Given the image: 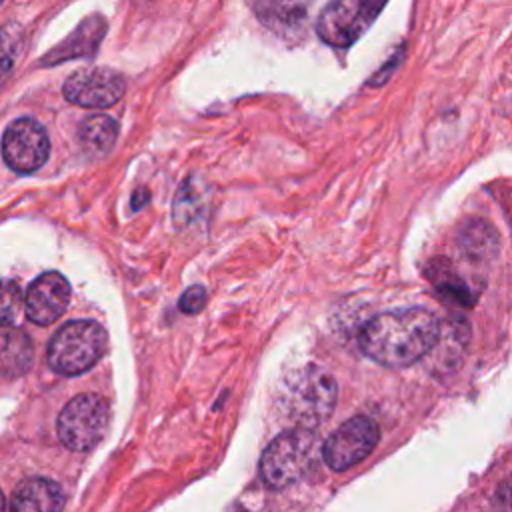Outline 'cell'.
Listing matches in <instances>:
<instances>
[{
	"label": "cell",
	"instance_id": "cell-1",
	"mask_svg": "<svg viewBox=\"0 0 512 512\" xmlns=\"http://www.w3.org/2000/svg\"><path fill=\"white\" fill-rule=\"evenodd\" d=\"M440 328V320L430 310L412 306L374 316L364 324L358 342L376 364L404 368L434 350Z\"/></svg>",
	"mask_w": 512,
	"mask_h": 512
},
{
	"label": "cell",
	"instance_id": "cell-2",
	"mask_svg": "<svg viewBox=\"0 0 512 512\" xmlns=\"http://www.w3.org/2000/svg\"><path fill=\"white\" fill-rule=\"evenodd\" d=\"M336 396V382L326 370L304 366L284 376L278 386L276 404L292 428L314 430L330 418L336 406Z\"/></svg>",
	"mask_w": 512,
	"mask_h": 512
},
{
	"label": "cell",
	"instance_id": "cell-3",
	"mask_svg": "<svg viewBox=\"0 0 512 512\" xmlns=\"http://www.w3.org/2000/svg\"><path fill=\"white\" fill-rule=\"evenodd\" d=\"M318 452L314 430L290 428L278 434L262 452L260 476L268 488H288L314 468Z\"/></svg>",
	"mask_w": 512,
	"mask_h": 512
},
{
	"label": "cell",
	"instance_id": "cell-4",
	"mask_svg": "<svg viewBox=\"0 0 512 512\" xmlns=\"http://www.w3.org/2000/svg\"><path fill=\"white\" fill-rule=\"evenodd\" d=\"M108 350V334L94 320H72L56 330L48 344V366L60 376L90 370Z\"/></svg>",
	"mask_w": 512,
	"mask_h": 512
},
{
	"label": "cell",
	"instance_id": "cell-5",
	"mask_svg": "<svg viewBox=\"0 0 512 512\" xmlns=\"http://www.w3.org/2000/svg\"><path fill=\"white\" fill-rule=\"evenodd\" d=\"M110 424V406L108 402L92 392L74 396L62 410L56 420V430L60 442L74 450L84 452L94 448L106 434Z\"/></svg>",
	"mask_w": 512,
	"mask_h": 512
},
{
	"label": "cell",
	"instance_id": "cell-6",
	"mask_svg": "<svg viewBox=\"0 0 512 512\" xmlns=\"http://www.w3.org/2000/svg\"><path fill=\"white\" fill-rule=\"evenodd\" d=\"M388 0H330L316 24L318 36L336 48L354 44L378 18Z\"/></svg>",
	"mask_w": 512,
	"mask_h": 512
},
{
	"label": "cell",
	"instance_id": "cell-7",
	"mask_svg": "<svg viewBox=\"0 0 512 512\" xmlns=\"http://www.w3.org/2000/svg\"><path fill=\"white\" fill-rule=\"evenodd\" d=\"M380 428L370 416H354L342 422L322 444L324 462L336 470H348L362 462L378 444Z\"/></svg>",
	"mask_w": 512,
	"mask_h": 512
},
{
	"label": "cell",
	"instance_id": "cell-8",
	"mask_svg": "<svg viewBox=\"0 0 512 512\" xmlns=\"http://www.w3.org/2000/svg\"><path fill=\"white\" fill-rule=\"evenodd\" d=\"M50 154V140L42 124L32 118L10 122L2 136V156L8 168L20 174L36 172Z\"/></svg>",
	"mask_w": 512,
	"mask_h": 512
},
{
	"label": "cell",
	"instance_id": "cell-9",
	"mask_svg": "<svg viewBox=\"0 0 512 512\" xmlns=\"http://www.w3.org/2000/svg\"><path fill=\"white\" fill-rule=\"evenodd\" d=\"M124 78L110 68H84L72 72L64 82L68 102L84 108H108L124 94Z\"/></svg>",
	"mask_w": 512,
	"mask_h": 512
},
{
	"label": "cell",
	"instance_id": "cell-10",
	"mask_svg": "<svg viewBox=\"0 0 512 512\" xmlns=\"http://www.w3.org/2000/svg\"><path fill=\"white\" fill-rule=\"evenodd\" d=\"M70 302V284L60 272H46L38 276L24 298L26 316L38 324L48 326L56 322Z\"/></svg>",
	"mask_w": 512,
	"mask_h": 512
},
{
	"label": "cell",
	"instance_id": "cell-11",
	"mask_svg": "<svg viewBox=\"0 0 512 512\" xmlns=\"http://www.w3.org/2000/svg\"><path fill=\"white\" fill-rule=\"evenodd\" d=\"M104 34H106L104 18L98 14L88 16L74 28V32L70 36H66L58 46H54L42 58L40 64L54 66V64H60V62L72 60V58H88L98 50Z\"/></svg>",
	"mask_w": 512,
	"mask_h": 512
},
{
	"label": "cell",
	"instance_id": "cell-12",
	"mask_svg": "<svg viewBox=\"0 0 512 512\" xmlns=\"http://www.w3.org/2000/svg\"><path fill=\"white\" fill-rule=\"evenodd\" d=\"M64 490L50 478H26L22 480L10 498L12 512H62Z\"/></svg>",
	"mask_w": 512,
	"mask_h": 512
},
{
	"label": "cell",
	"instance_id": "cell-13",
	"mask_svg": "<svg viewBox=\"0 0 512 512\" xmlns=\"http://www.w3.org/2000/svg\"><path fill=\"white\" fill-rule=\"evenodd\" d=\"M312 0H256L258 18L280 36H292L306 22Z\"/></svg>",
	"mask_w": 512,
	"mask_h": 512
},
{
	"label": "cell",
	"instance_id": "cell-14",
	"mask_svg": "<svg viewBox=\"0 0 512 512\" xmlns=\"http://www.w3.org/2000/svg\"><path fill=\"white\" fill-rule=\"evenodd\" d=\"M458 246L460 250L474 260H490L498 254V232L496 228L480 218L468 220L458 232Z\"/></svg>",
	"mask_w": 512,
	"mask_h": 512
},
{
	"label": "cell",
	"instance_id": "cell-15",
	"mask_svg": "<svg viewBox=\"0 0 512 512\" xmlns=\"http://www.w3.org/2000/svg\"><path fill=\"white\" fill-rule=\"evenodd\" d=\"M32 360V344L22 330L4 326L2 330V370L6 376L26 372Z\"/></svg>",
	"mask_w": 512,
	"mask_h": 512
},
{
	"label": "cell",
	"instance_id": "cell-16",
	"mask_svg": "<svg viewBox=\"0 0 512 512\" xmlns=\"http://www.w3.org/2000/svg\"><path fill=\"white\" fill-rule=\"evenodd\" d=\"M118 136V124L110 116H88L80 126V142L86 152L106 154Z\"/></svg>",
	"mask_w": 512,
	"mask_h": 512
},
{
	"label": "cell",
	"instance_id": "cell-17",
	"mask_svg": "<svg viewBox=\"0 0 512 512\" xmlns=\"http://www.w3.org/2000/svg\"><path fill=\"white\" fill-rule=\"evenodd\" d=\"M428 276L434 282V286L446 294L448 298L460 302V304H470L472 302V294L468 290V286L464 284V280L454 272L452 264L444 258H436L428 264Z\"/></svg>",
	"mask_w": 512,
	"mask_h": 512
},
{
	"label": "cell",
	"instance_id": "cell-18",
	"mask_svg": "<svg viewBox=\"0 0 512 512\" xmlns=\"http://www.w3.org/2000/svg\"><path fill=\"white\" fill-rule=\"evenodd\" d=\"M206 290L204 286H190L188 290H184V294L180 296V302H178V308L184 312V314H198L204 304H206Z\"/></svg>",
	"mask_w": 512,
	"mask_h": 512
},
{
	"label": "cell",
	"instance_id": "cell-19",
	"mask_svg": "<svg viewBox=\"0 0 512 512\" xmlns=\"http://www.w3.org/2000/svg\"><path fill=\"white\" fill-rule=\"evenodd\" d=\"M20 304V288L14 282H6L4 284V302H2V318H4V326L10 322L12 312L18 310Z\"/></svg>",
	"mask_w": 512,
	"mask_h": 512
},
{
	"label": "cell",
	"instance_id": "cell-20",
	"mask_svg": "<svg viewBox=\"0 0 512 512\" xmlns=\"http://www.w3.org/2000/svg\"><path fill=\"white\" fill-rule=\"evenodd\" d=\"M148 202V190L146 188H138L134 194H132V210H138L142 204Z\"/></svg>",
	"mask_w": 512,
	"mask_h": 512
},
{
	"label": "cell",
	"instance_id": "cell-21",
	"mask_svg": "<svg viewBox=\"0 0 512 512\" xmlns=\"http://www.w3.org/2000/svg\"><path fill=\"white\" fill-rule=\"evenodd\" d=\"M508 500H510V506H512V478H510V484H508Z\"/></svg>",
	"mask_w": 512,
	"mask_h": 512
},
{
	"label": "cell",
	"instance_id": "cell-22",
	"mask_svg": "<svg viewBox=\"0 0 512 512\" xmlns=\"http://www.w3.org/2000/svg\"><path fill=\"white\" fill-rule=\"evenodd\" d=\"M510 218H512V216H510Z\"/></svg>",
	"mask_w": 512,
	"mask_h": 512
}]
</instances>
